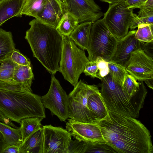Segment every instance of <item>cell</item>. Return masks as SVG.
Returning <instances> with one entry per match:
<instances>
[{"instance_id": "obj_1", "label": "cell", "mask_w": 153, "mask_h": 153, "mask_svg": "<svg viewBox=\"0 0 153 153\" xmlns=\"http://www.w3.org/2000/svg\"><path fill=\"white\" fill-rule=\"evenodd\" d=\"M97 123L105 143L117 153H153L150 132L136 118L108 110Z\"/></svg>"}, {"instance_id": "obj_2", "label": "cell", "mask_w": 153, "mask_h": 153, "mask_svg": "<svg viewBox=\"0 0 153 153\" xmlns=\"http://www.w3.org/2000/svg\"><path fill=\"white\" fill-rule=\"evenodd\" d=\"M30 28L25 38L34 57L50 73L59 71L63 43V36L55 28L35 19L29 23Z\"/></svg>"}, {"instance_id": "obj_3", "label": "cell", "mask_w": 153, "mask_h": 153, "mask_svg": "<svg viewBox=\"0 0 153 153\" xmlns=\"http://www.w3.org/2000/svg\"><path fill=\"white\" fill-rule=\"evenodd\" d=\"M0 111L11 121L20 124L28 117H46L41 97L32 92L0 89Z\"/></svg>"}, {"instance_id": "obj_4", "label": "cell", "mask_w": 153, "mask_h": 153, "mask_svg": "<svg viewBox=\"0 0 153 153\" xmlns=\"http://www.w3.org/2000/svg\"><path fill=\"white\" fill-rule=\"evenodd\" d=\"M100 92L108 110L137 118L143 106L147 91L129 100L124 93L121 86L109 74L102 78Z\"/></svg>"}, {"instance_id": "obj_5", "label": "cell", "mask_w": 153, "mask_h": 153, "mask_svg": "<svg viewBox=\"0 0 153 153\" xmlns=\"http://www.w3.org/2000/svg\"><path fill=\"white\" fill-rule=\"evenodd\" d=\"M89 61L84 50L79 48L69 36H63L59 71L65 80L75 87Z\"/></svg>"}, {"instance_id": "obj_6", "label": "cell", "mask_w": 153, "mask_h": 153, "mask_svg": "<svg viewBox=\"0 0 153 153\" xmlns=\"http://www.w3.org/2000/svg\"><path fill=\"white\" fill-rule=\"evenodd\" d=\"M118 39L110 31L102 19L92 24L86 50L89 61L95 60L98 56L108 62L116 51Z\"/></svg>"}, {"instance_id": "obj_7", "label": "cell", "mask_w": 153, "mask_h": 153, "mask_svg": "<svg viewBox=\"0 0 153 153\" xmlns=\"http://www.w3.org/2000/svg\"><path fill=\"white\" fill-rule=\"evenodd\" d=\"M100 90L94 85L87 84L81 80L79 81L68 96L69 118L87 123H95L88 108V97Z\"/></svg>"}, {"instance_id": "obj_8", "label": "cell", "mask_w": 153, "mask_h": 153, "mask_svg": "<svg viewBox=\"0 0 153 153\" xmlns=\"http://www.w3.org/2000/svg\"><path fill=\"white\" fill-rule=\"evenodd\" d=\"M128 8L125 1L109 4L108 9L104 13L102 19L111 33L120 39L128 33L130 26L137 15Z\"/></svg>"}, {"instance_id": "obj_9", "label": "cell", "mask_w": 153, "mask_h": 153, "mask_svg": "<svg viewBox=\"0 0 153 153\" xmlns=\"http://www.w3.org/2000/svg\"><path fill=\"white\" fill-rule=\"evenodd\" d=\"M41 100L45 108L49 109L61 121H65L69 118L68 96L54 74L51 76L48 92L41 97Z\"/></svg>"}, {"instance_id": "obj_10", "label": "cell", "mask_w": 153, "mask_h": 153, "mask_svg": "<svg viewBox=\"0 0 153 153\" xmlns=\"http://www.w3.org/2000/svg\"><path fill=\"white\" fill-rule=\"evenodd\" d=\"M42 128L43 153H68L72 136L66 129L51 125Z\"/></svg>"}, {"instance_id": "obj_11", "label": "cell", "mask_w": 153, "mask_h": 153, "mask_svg": "<svg viewBox=\"0 0 153 153\" xmlns=\"http://www.w3.org/2000/svg\"><path fill=\"white\" fill-rule=\"evenodd\" d=\"M68 12L74 17L79 23L100 19L104 13L94 0H66Z\"/></svg>"}, {"instance_id": "obj_12", "label": "cell", "mask_w": 153, "mask_h": 153, "mask_svg": "<svg viewBox=\"0 0 153 153\" xmlns=\"http://www.w3.org/2000/svg\"><path fill=\"white\" fill-rule=\"evenodd\" d=\"M128 74L139 81L153 77V58L142 49L132 52L126 68Z\"/></svg>"}, {"instance_id": "obj_13", "label": "cell", "mask_w": 153, "mask_h": 153, "mask_svg": "<svg viewBox=\"0 0 153 153\" xmlns=\"http://www.w3.org/2000/svg\"><path fill=\"white\" fill-rule=\"evenodd\" d=\"M65 127L72 136L79 141L87 143L105 142L97 123H82L69 118Z\"/></svg>"}, {"instance_id": "obj_14", "label": "cell", "mask_w": 153, "mask_h": 153, "mask_svg": "<svg viewBox=\"0 0 153 153\" xmlns=\"http://www.w3.org/2000/svg\"><path fill=\"white\" fill-rule=\"evenodd\" d=\"M33 79L34 75L31 66L18 65L11 79L0 81V89L32 92L31 86Z\"/></svg>"}, {"instance_id": "obj_15", "label": "cell", "mask_w": 153, "mask_h": 153, "mask_svg": "<svg viewBox=\"0 0 153 153\" xmlns=\"http://www.w3.org/2000/svg\"><path fill=\"white\" fill-rule=\"evenodd\" d=\"M136 30L129 31L125 37L118 39L116 51L111 61L126 68L131 53L138 49L143 50L145 42L140 41L135 38Z\"/></svg>"}, {"instance_id": "obj_16", "label": "cell", "mask_w": 153, "mask_h": 153, "mask_svg": "<svg viewBox=\"0 0 153 153\" xmlns=\"http://www.w3.org/2000/svg\"><path fill=\"white\" fill-rule=\"evenodd\" d=\"M67 12L66 0H48L35 18L56 28L62 17Z\"/></svg>"}, {"instance_id": "obj_17", "label": "cell", "mask_w": 153, "mask_h": 153, "mask_svg": "<svg viewBox=\"0 0 153 153\" xmlns=\"http://www.w3.org/2000/svg\"><path fill=\"white\" fill-rule=\"evenodd\" d=\"M24 0H1L0 1V27L14 17H20Z\"/></svg>"}, {"instance_id": "obj_18", "label": "cell", "mask_w": 153, "mask_h": 153, "mask_svg": "<svg viewBox=\"0 0 153 153\" xmlns=\"http://www.w3.org/2000/svg\"><path fill=\"white\" fill-rule=\"evenodd\" d=\"M87 106L95 123L104 118L108 114V110L100 91L92 94L88 97Z\"/></svg>"}, {"instance_id": "obj_19", "label": "cell", "mask_w": 153, "mask_h": 153, "mask_svg": "<svg viewBox=\"0 0 153 153\" xmlns=\"http://www.w3.org/2000/svg\"><path fill=\"white\" fill-rule=\"evenodd\" d=\"M42 126L34 131L19 147V153H43Z\"/></svg>"}, {"instance_id": "obj_20", "label": "cell", "mask_w": 153, "mask_h": 153, "mask_svg": "<svg viewBox=\"0 0 153 153\" xmlns=\"http://www.w3.org/2000/svg\"><path fill=\"white\" fill-rule=\"evenodd\" d=\"M92 24L91 22L80 23L69 36L76 45L84 50L88 48Z\"/></svg>"}, {"instance_id": "obj_21", "label": "cell", "mask_w": 153, "mask_h": 153, "mask_svg": "<svg viewBox=\"0 0 153 153\" xmlns=\"http://www.w3.org/2000/svg\"><path fill=\"white\" fill-rule=\"evenodd\" d=\"M0 131L7 145L20 146L22 140L20 127L15 128L0 121Z\"/></svg>"}, {"instance_id": "obj_22", "label": "cell", "mask_w": 153, "mask_h": 153, "mask_svg": "<svg viewBox=\"0 0 153 153\" xmlns=\"http://www.w3.org/2000/svg\"><path fill=\"white\" fill-rule=\"evenodd\" d=\"M15 49L11 33L0 28V63Z\"/></svg>"}, {"instance_id": "obj_23", "label": "cell", "mask_w": 153, "mask_h": 153, "mask_svg": "<svg viewBox=\"0 0 153 153\" xmlns=\"http://www.w3.org/2000/svg\"><path fill=\"white\" fill-rule=\"evenodd\" d=\"M43 119L40 117H31L25 118L21 121L20 128L22 143L34 131L42 126L41 122Z\"/></svg>"}, {"instance_id": "obj_24", "label": "cell", "mask_w": 153, "mask_h": 153, "mask_svg": "<svg viewBox=\"0 0 153 153\" xmlns=\"http://www.w3.org/2000/svg\"><path fill=\"white\" fill-rule=\"evenodd\" d=\"M79 24L78 20L67 12L62 17L56 29L62 35L69 36Z\"/></svg>"}, {"instance_id": "obj_25", "label": "cell", "mask_w": 153, "mask_h": 153, "mask_svg": "<svg viewBox=\"0 0 153 153\" xmlns=\"http://www.w3.org/2000/svg\"><path fill=\"white\" fill-rule=\"evenodd\" d=\"M48 0H24L20 17L22 15L35 18L42 9Z\"/></svg>"}, {"instance_id": "obj_26", "label": "cell", "mask_w": 153, "mask_h": 153, "mask_svg": "<svg viewBox=\"0 0 153 153\" xmlns=\"http://www.w3.org/2000/svg\"><path fill=\"white\" fill-rule=\"evenodd\" d=\"M109 72L113 78L121 86L126 75L128 74L126 68L115 62H108Z\"/></svg>"}, {"instance_id": "obj_27", "label": "cell", "mask_w": 153, "mask_h": 153, "mask_svg": "<svg viewBox=\"0 0 153 153\" xmlns=\"http://www.w3.org/2000/svg\"><path fill=\"white\" fill-rule=\"evenodd\" d=\"M18 65L11 59L10 56L2 61L0 65V81L11 79Z\"/></svg>"}, {"instance_id": "obj_28", "label": "cell", "mask_w": 153, "mask_h": 153, "mask_svg": "<svg viewBox=\"0 0 153 153\" xmlns=\"http://www.w3.org/2000/svg\"><path fill=\"white\" fill-rule=\"evenodd\" d=\"M137 27L135 35L137 39L144 42L153 41V24H142Z\"/></svg>"}, {"instance_id": "obj_29", "label": "cell", "mask_w": 153, "mask_h": 153, "mask_svg": "<svg viewBox=\"0 0 153 153\" xmlns=\"http://www.w3.org/2000/svg\"><path fill=\"white\" fill-rule=\"evenodd\" d=\"M117 153L105 142L86 143L85 153Z\"/></svg>"}, {"instance_id": "obj_30", "label": "cell", "mask_w": 153, "mask_h": 153, "mask_svg": "<svg viewBox=\"0 0 153 153\" xmlns=\"http://www.w3.org/2000/svg\"><path fill=\"white\" fill-rule=\"evenodd\" d=\"M83 72L86 76L101 79V77L96 60L89 61L86 64Z\"/></svg>"}, {"instance_id": "obj_31", "label": "cell", "mask_w": 153, "mask_h": 153, "mask_svg": "<svg viewBox=\"0 0 153 153\" xmlns=\"http://www.w3.org/2000/svg\"><path fill=\"white\" fill-rule=\"evenodd\" d=\"M10 57L14 62L19 65L31 66L30 61L16 49L11 53Z\"/></svg>"}, {"instance_id": "obj_32", "label": "cell", "mask_w": 153, "mask_h": 153, "mask_svg": "<svg viewBox=\"0 0 153 153\" xmlns=\"http://www.w3.org/2000/svg\"><path fill=\"white\" fill-rule=\"evenodd\" d=\"M86 143L75 139L71 141L69 143L68 153H85Z\"/></svg>"}, {"instance_id": "obj_33", "label": "cell", "mask_w": 153, "mask_h": 153, "mask_svg": "<svg viewBox=\"0 0 153 153\" xmlns=\"http://www.w3.org/2000/svg\"><path fill=\"white\" fill-rule=\"evenodd\" d=\"M142 24H153V16L140 17L137 16L133 20L130 26V31L134 30L139 25Z\"/></svg>"}, {"instance_id": "obj_34", "label": "cell", "mask_w": 153, "mask_h": 153, "mask_svg": "<svg viewBox=\"0 0 153 153\" xmlns=\"http://www.w3.org/2000/svg\"><path fill=\"white\" fill-rule=\"evenodd\" d=\"M95 60L101 77L106 76L109 73L108 62L100 56L97 57Z\"/></svg>"}, {"instance_id": "obj_35", "label": "cell", "mask_w": 153, "mask_h": 153, "mask_svg": "<svg viewBox=\"0 0 153 153\" xmlns=\"http://www.w3.org/2000/svg\"><path fill=\"white\" fill-rule=\"evenodd\" d=\"M147 0H127L125 1L128 8L133 9L139 8Z\"/></svg>"}, {"instance_id": "obj_36", "label": "cell", "mask_w": 153, "mask_h": 153, "mask_svg": "<svg viewBox=\"0 0 153 153\" xmlns=\"http://www.w3.org/2000/svg\"><path fill=\"white\" fill-rule=\"evenodd\" d=\"M153 41L145 42L143 51L148 56L153 58Z\"/></svg>"}, {"instance_id": "obj_37", "label": "cell", "mask_w": 153, "mask_h": 153, "mask_svg": "<svg viewBox=\"0 0 153 153\" xmlns=\"http://www.w3.org/2000/svg\"><path fill=\"white\" fill-rule=\"evenodd\" d=\"M1 153H19V146L15 145H7Z\"/></svg>"}, {"instance_id": "obj_38", "label": "cell", "mask_w": 153, "mask_h": 153, "mask_svg": "<svg viewBox=\"0 0 153 153\" xmlns=\"http://www.w3.org/2000/svg\"><path fill=\"white\" fill-rule=\"evenodd\" d=\"M139 9L143 10H153V0H147Z\"/></svg>"}, {"instance_id": "obj_39", "label": "cell", "mask_w": 153, "mask_h": 153, "mask_svg": "<svg viewBox=\"0 0 153 153\" xmlns=\"http://www.w3.org/2000/svg\"><path fill=\"white\" fill-rule=\"evenodd\" d=\"M138 13L139 17H148L153 16V10H140Z\"/></svg>"}, {"instance_id": "obj_40", "label": "cell", "mask_w": 153, "mask_h": 153, "mask_svg": "<svg viewBox=\"0 0 153 153\" xmlns=\"http://www.w3.org/2000/svg\"><path fill=\"white\" fill-rule=\"evenodd\" d=\"M7 146L3 136L0 131V153H2V151Z\"/></svg>"}, {"instance_id": "obj_41", "label": "cell", "mask_w": 153, "mask_h": 153, "mask_svg": "<svg viewBox=\"0 0 153 153\" xmlns=\"http://www.w3.org/2000/svg\"><path fill=\"white\" fill-rule=\"evenodd\" d=\"M147 86L152 89L153 88V77L145 79L144 81Z\"/></svg>"}, {"instance_id": "obj_42", "label": "cell", "mask_w": 153, "mask_h": 153, "mask_svg": "<svg viewBox=\"0 0 153 153\" xmlns=\"http://www.w3.org/2000/svg\"><path fill=\"white\" fill-rule=\"evenodd\" d=\"M100 1L108 3L109 4H112L118 2L125 1L127 0H99Z\"/></svg>"}, {"instance_id": "obj_43", "label": "cell", "mask_w": 153, "mask_h": 153, "mask_svg": "<svg viewBox=\"0 0 153 153\" xmlns=\"http://www.w3.org/2000/svg\"><path fill=\"white\" fill-rule=\"evenodd\" d=\"M6 119V117L0 111V121L4 122Z\"/></svg>"}, {"instance_id": "obj_44", "label": "cell", "mask_w": 153, "mask_h": 153, "mask_svg": "<svg viewBox=\"0 0 153 153\" xmlns=\"http://www.w3.org/2000/svg\"><path fill=\"white\" fill-rule=\"evenodd\" d=\"M1 0H0V1H1Z\"/></svg>"}]
</instances>
